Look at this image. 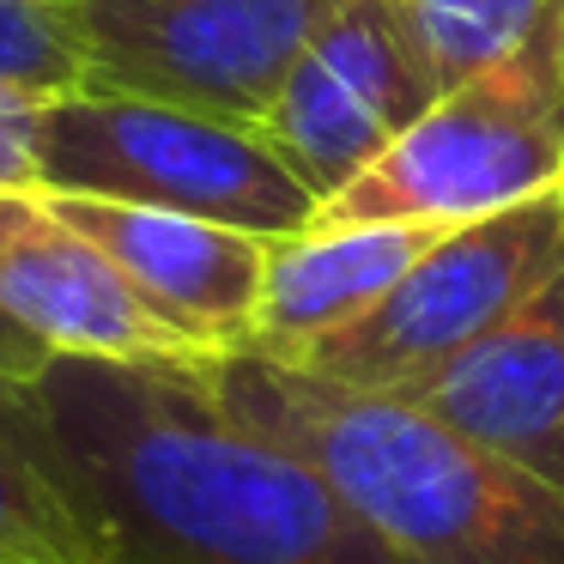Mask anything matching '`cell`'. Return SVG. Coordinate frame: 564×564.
<instances>
[{"mask_svg": "<svg viewBox=\"0 0 564 564\" xmlns=\"http://www.w3.org/2000/svg\"><path fill=\"white\" fill-rule=\"evenodd\" d=\"M207 365L55 352L37 382H7L91 564H394L316 467L219 401Z\"/></svg>", "mask_w": 564, "mask_h": 564, "instance_id": "6da1fadb", "label": "cell"}, {"mask_svg": "<svg viewBox=\"0 0 564 564\" xmlns=\"http://www.w3.org/2000/svg\"><path fill=\"white\" fill-rule=\"evenodd\" d=\"M207 370L219 401L316 467L394 564H564V491L401 394L346 389L261 352H225Z\"/></svg>", "mask_w": 564, "mask_h": 564, "instance_id": "7a4b0ae2", "label": "cell"}, {"mask_svg": "<svg viewBox=\"0 0 564 564\" xmlns=\"http://www.w3.org/2000/svg\"><path fill=\"white\" fill-rule=\"evenodd\" d=\"M37 188L188 213L256 237H297L316 219V195L273 159L261 128L98 86L43 104Z\"/></svg>", "mask_w": 564, "mask_h": 564, "instance_id": "3957f363", "label": "cell"}, {"mask_svg": "<svg viewBox=\"0 0 564 564\" xmlns=\"http://www.w3.org/2000/svg\"><path fill=\"white\" fill-rule=\"evenodd\" d=\"M564 188V31L443 91L310 225H467Z\"/></svg>", "mask_w": 564, "mask_h": 564, "instance_id": "277c9868", "label": "cell"}, {"mask_svg": "<svg viewBox=\"0 0 564 564\" xmlns=\"http://www.w3.org/2000/svg\"><path fill=\"white\" fill-rule=\"evenodd\" d=\"M564 261V188L449 225L401 285L352 328L316 340L292 365L370 394H406L455 352L528 304Z\"/></svg>", "mask_w": 564, "mask_h": 564, "instance_id": "5b68a950", "label": "cell"}, {"mask_svg": "<svg viewBox=\"0 0 564 564\" xmlns=\"http://www.w3.org/2000/svg\"><path fill=\"white\" fill-rule=\"evenodd\" d=\"M346 0H62L86 86L261 128L285 74Z\"/></svg>", "mask_w": 564, "mask_h": 564, "instance_id": "8992f818", "label": "cell"}, {"mask_svg": "<svg viewBox=\"0 0 564 564\" xmlns=\"http://www.w3.org/2000/svg\"><path fill=\"white\" fill-rule=\"evenodd\" d=\"M443 98L419 37L389 0H346L285 74L261 140L297 183L334 200Z\"/></svg>", "mask_w": 564, "mask_h": 564, "instance_id": "52a82bcc", "label": "cell"}, {"mask_svg": "<svg viewBox=\"0 0 564 564\" xmlns=\"http://www.w3.org/2000/svg\"><path fill=\"white\" fill-rule=\"evenodd\" d=\"M50 200L86 243H98V256L122 273L128 292L171 334H183L195 352L225 358L249 346L273 237L91 195H50Z\"/></svg>", "mask_w": 564, "mask_h": 564, "instance_id": "ba28073f", "label": "cell"}, {"mask_svg": "<svg viewBox=\"0 0 564 564\" xmlns=\"http://www.w3.org/2000/svg\"><path fill=\"white\" fill-rule=\"evenodd\" d=\"M0 310L62 358H116V365L207 358L128 292L98 243H86L43 188H0Z\"/></svg>", "mask_w": 564, "mask_h": 564, "instance_id": "9c48e42d", "label": "cell"}, {"mask_svg": "<svg viewBox=\"0 0 564 564\" xmlns=\"http://www.w3.org/2000/svg\"><path fill=\"white\" fill-rule=\"evenodd\" d=\"M401 401L564 491V261L516 316L413 382Z\"/></svg>", "mask_w": 564, "mask_h": 564, "instance_id": "30bf717a", "label": "cell"}, {"mask_svg": "<svg viewBox=\"0 0 564 564\" xmlns=\"http://www.w3.org/2000/svg\"><path fill=\"white\" fill-rule=\"evenodd\" d=\"M449 225H310L297 237H273L268 285L243 352L292 365L316 340L352 328L413 273Z\"/></svg>", "mask_w": 564, "mask_h": 564, "instance_id": "8fae6325", "label": "cell"}, {"mask_svg": "<svg viewBox=\"0 0 564 564\" xmlns=\"http://www.w3.org/2000/svg\"><path fill=\"white\" fill-rule=\"evenodd\" d=\"M443 91L528 55L564 31V0H389Z\"/></svg>", "mask_w": 564, "mask_h": 564, "instance_id": "7c38bea8", "label": "cell"}, {"mask_svg": "<svg viewBox=\"0 0 564 564\" xmlns=\"http://www.w3.org/2000/svg\"><path fill=\"white\" fill-rule=\"evenodd\" d=\"M0 564H91L62 479L43 467L0 382Z\"/></svg>", "mask_w": 564, "mask_h": 564, "instance_id": "4fadbf2b", "label": "cell"}, {"mask_svg": "<svg viewBox=\"0 0 564 564\" xmlns=\"http://www.w3.org/2000/svg\"><path fill=\"white\" fill-rule=\"evenodd\" d=\"M0 86L31 98L86 91V55L62 0H0Z\"/></svg>", "mask_w": 564, "mask_h": 564, "instance_id": "5bb4252c", "label": "cell"}, {"mask_svg": "<svg viewBox=\"0 0 564 564\" xmlns=\"http://www.w3.org/2000/svg\"><path fill=\"white\" fill-rule=\"evenodd\" d=\"M43 104L19 86H0V188H37V122Z\"/></svg>", "mask_w": 564, "mask_h": 564, "instance_id": "9a60e30c", "label": "cell"}, {"mask_svg": "<svg viewBox=\"0 0 564 564\" xmlns=\"http://www.w3.org/2000/svg\"><path fill=\"white\" fill-rule=\"evenodd\" d=\"M50 346L37 340L31 328H19L7 310H0V382H37L50 370Z\"/></svg>", "mask_w": 564, "mask_h": 564, "instance_id": "2e32d148", "label": "cell"}]
</instances>
